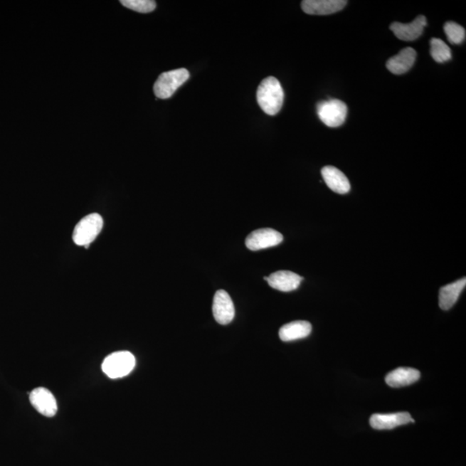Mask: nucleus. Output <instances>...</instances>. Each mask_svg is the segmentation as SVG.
Masks as SVG:
<instances>
[{
	"label": "nucleus",
	"instance_id": "f257e3e1",
	"mask_svg": "<svg viewBox=\"0 0 466 466\" xmlns=\"http://www.w3.org/2000/svg\"><path fill=\"white\" fill-rule=\"evenodd\" d=\"M283 100H285V92L281 83L275 77H268L259 85L257 100L259 107L266 115H277L281 111Z\"/></svg>",
	"mask_w": 466,
	"mask_h": 466
},
{
	"label": "nucleus",
	"instance_id": "f03ea898",
	"mask_svg": "<svg viewBox=\"0 0 466 466\" xmlns=\"http://www.w3.org/2000/svg\"><path fill=\"white\" fill-rule=\"evenodd\" d=\"M136 366L134 355L127 351H116L108 355L102 364V371L112 379L124 378Z\"/></svg>",
	"mask_w": 466,
	"mask_h": 466
},
{
	"label": "nucleus",
	"instance_id": "7ed1b4c3",
	"mask_svg": "<svg viewBox=\"0 0 466 466\" xmlns=\"http://www.w3.org/2000/svg\"><path fill=\"white\" fill-rule=\"evenodd\" d=\"M189 79V72L186 68L164 72L158 77L154 85V92L158 99L166 100L174 95L178 88Z\"/></svg>",
	"mask_w": 466,
	"mask_h": 466
},
{
	"label": "nucleus",
	"instance_id": "20e7f679",
	"mask_svg": "<svg viewBox=\"0 0 466 466\" xmlns=\"http://www.w3.org/2000/svg\"><path fill=\"white\" fill-rule=\"evenodd\" d=\"M103 224V218L100 214H89L76 225L73 233V240L79 246L90 245L99 236Z\"/></svg>",
	"mask_w": 466,
	"mask_h": 466
},
{
	"label": "nucleus",
	"instance_id": "39448f33",
	"mask_svg": "<svg viewBox=\"0 0 466 466\" xmlns=\"http://www.w3.org/2000/svg\"><path fill=\"white\" fill-rule=\"evenodd\" d=\"M319 120L328 127H341L346 120L347 105L339 100L322 101L317 105Z\"/></svg>",
	"mask_w": 466,
	"mask_h": 466
},
{
	"label": "nucleus",
	"instance_id": "423d86ee",
	"mask_svg": "<svg viewBox=\"0 0 466 466\" xmlns=\"http://www.w3.org/2000/svg\"><path fill=\"white\" fill-rule=\"evenodd\" d=\"M282 241L283 236L277 231L263 228L251 233L245 239V245L249 250L257 251L277 246Z\"/></svg>",
	"mask_w": 466,
	"mask_h": 466
},
{
	"label": "nucleus",
	"instance_id": "0eeeda50",
	"mask_svg": "<svg viewBox=\"0 0 466 466\" xmlns=\"http://www.w3.org/2000/svg\"><path fill=\"white\" fill-rule=\"evenodd\" d=\"M213 314L216 321L221 325H228L233 321L235 307L228 292L220 290L214 295Z\"/></svg>",
	"mask_w": 466,
	"mask_h": 466
},
{
	"label": "nucleus",
	"instance_id": "6e6552de",
	"mask_svg": "<svg viewBox=\"0 0 466 466\" xmlns=\"http://www.w3.org/2000/svg\"><path fill=\"white\" fill-rule=\"evenodd\" d=\"M30 402L40 414L46 417L55 416L58 403L52 393L46 388H38L30 394Z\"/></svg>",
	"mask_w": 466,
	"mask_h": 466
},
{
	"label": "nucleus",
	"instance_id": "1a4fd4ad",
	"mask_svg": "<svg viewBox=\"0 0 466 466\" xmlns=\"http://www.w3.org/2000/svg\"><path fill=\"white\" fill-rule=\"evenodd\" d=\"M425 26H427V19L424 16L420 15L409 23H393L391 30L397 38L411 42L423 35Z\"/></svg>",
	"mask_w": 466,
	"mask_h": 466
},
{
	"label": "nucleus",
	"instance_id": "9d476101",
	"mask_svg": "<svg viewBox=\"0 0 466 466\" xmlns=\"http://www.w3.org/2000/svg\"><path fill=\"white\" fill-rule=\"evenodd\" d=\"M415 423L411 414L407 412L395 413V414H375L371 417V428L378 430H390V429Z\"/></svg>",
	"mask_w": 466,
	"mask_h": 466
},
{
	"label": "nucleus",
	"instance_id": "9b49d317",
	"mask_svg": "<svg viewBox=\"0 0 466 466\" xmlns=\"http://www.w3.org/2000/svg\"><path fill=\"white\" fill-rule=\"evenodd\" d=\"M344 0H304L302 8L309 15H330L336 14L346 7Z\"/></svg>",
	"mask_w": 466,
	"mask_h": 466
},
{
	"label": "nucleus",
	"instance_id": "f8f14e48",
	"mask_svg": "<svg viewBox=\"0 0 466 466\" xmlns=\"http://www.w3.org/2000/svg\"><path fill=\"white\" fill-rule=\"evenodd\" d=\"M269 285L275 290L290 292L298 289L303 277L291 271L280 270L272 273L270 277H265Z\"/></svg>",
	"mask_w": 466,
	"mask_h": 466
},
{
	"label": "nucleus",
	"instance_id": "ddd939ff",
	"mask_svg": "<svg viewBox=\"0 0 466 466\" xmlns=\"http://www.w3.org/2000/svg\"><path fill=\"white\" fill-rule=\"evenodd\" d=\"M322 175L328 188L332 191L339 194H347L350 191L351 184L349 180L344 175L343 172L334 167V166L324 167L322 169Z\"/></svg>",
	"mask_w": 466,
	"mask_h": 466
},
{
	"label": "nucleus",
	"instance_id": "4468645a",
	"mask_svg": "<svg viewBox=\"0 0 466 466\" xmlns=\"http://www.w3.org/2000/svg\"><path fill=\"white\" fill-rule=\"evenodd\" d=\"M416 59V51L413 48H405L398 54L393 56L386 63L392 74L403 75L411 70Z\"/></svg>",
	"mask_w": 466,
	"mask_h": 466
},
{
	"label": "nucleus",
	"instance_id": "2eb2a0df",
	"mask_svg": "<svg viewBox=\"0 0 466 466\" xmlns=\"http://www.w3.org/2000/svg\"><path fill=\"white\" fill-rule=\"evenodd\" d=\"M420 378V373L416 369L400 367L388 373L385 382L392 388H400L415 383Z\"/></svg>",
	"mask_w": 466,
	"mask_h": 466
},
{
	"label": "nucleus",
	"instance_id": "dca6fc26",
	"mask_svg": "<svg viewBox=\"0 0 466 466\" xmlns=\"http://www.w3.org/2000/svg\"><path fill=\"white\" fill-rule=\"evenodd\" d=\"M466 285V278H462L459 281L451 283L441 287L439 295V304L441 309L449 310L459 299L461 292L464 290Z\"/></svg>",
	"mask_w": 466,
	"mask_h": 466
},
{
	"label": "nucleus",
	"instance_id": "f3484780",
	"mask_svg": "<svg viewBox=\"0 0 466 466\" xmlns=\"http://www.w3.org/2000/svg\"><path fill=\"white\" fill-rule=\"evenodd\" d=\"M312 325L309 322L297 321L286 324L279 331V337L285 342L307 338L311 334Z\"/></svg>",
	"mask_w": 466,
	"mask_h": 466
},
{
	"label": "nucleus",
	"instance_id": "a211bd4d",
	"mask_svg": "<svg viewBox=\"0 0 466 466\" xmlns=\"http://www.w3.org/2000/svg\"><path fill=\"white\" fill-rule=\"evenodd\" d=\"M431 55L436 63H443L452 58L451 48L447 43L439 38H433L430 41Z\"/></svg>",
	"mask_w": 466,
	"mask_h": 466
},
{
	"label": "nucleus",
	"instance_id": "6ab92c4d",
	"mask_svg": "<svg viewBox=\"0 0 466 466\" xmlns=\"http://www.w3.org/2000/svg\"><path fill=\"white\" fill-rule=\"evenodd\" d=\"M444 31L447 34L448 41L452 44H460L465 40V28L455 22L445 23Z\"/></svg>",
	"mask_w": 466,
	"mask_h": 466
},
{
	"label": "nucleus",
	"instance_id": "aec40b11",
	"mask_svg": "<svg viewBox=\"0 0 466 466\" xmlns=\"http://www.w3.org/2000/svg\"><path fill=\"white\" fill-rule=\"evenodd\" d=\"M121 4L128 9L140 12V14H149L156 9L157 3L153 0H122Z\"/></svg>",
	"mask_w": 466,
	"mask_h": 466
}]
</instances>
